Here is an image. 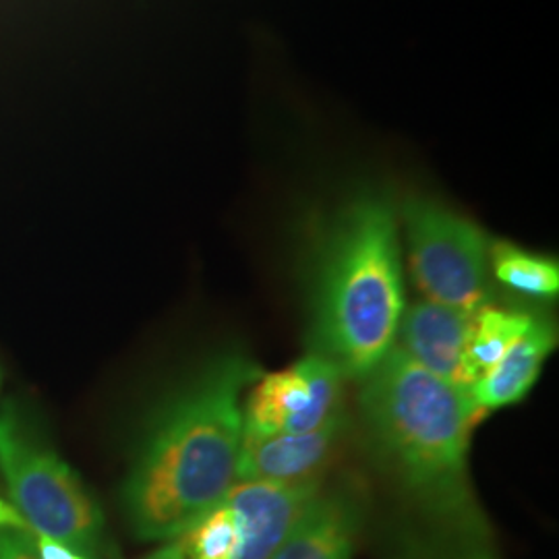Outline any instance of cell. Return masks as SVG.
<instances>
[{"label": "cell", "instance_id": "obj_1", "mask_svg": "<svg viewBox=\"0 0 559 559\" xmlns=\"http://www.w3.org/2000/svg\"><path fill=\"white\" fill-rule=\"evenodd\" d=\"M260 376L258 362L226 353L158 411L120 491L140 539L177 537L239 483L242 402Z\"/></svg>", "mask_w": 559, "mask_h": 559}, {"label": "cell", "instance_id": "obj_2", "mask_svg": "<svg viewBox=\"0 0 559 559\" xmlns=\"http://www.w3.org/2000/svg\"><path fill=\"white\" fill-rule=\"evenodd\" d=\"M399 212L360 189L321 214L309 240V353L346 380L367 378L396 344L404 302Z\"/></svg>", "mask_w": 559, "mask_h": 559}, {"label": "cell", "instance_id": "obj_3", "mask_svg": "<svg viewBox=\"0 0 559 559\" xmlns=\"http://www.w3.org/2000/svg\"><path fill=\"white\" fill-rule=\"evenodd\" d=\"M359 406L378 459L420 519L485 522L468 475L471 438L483 415L466 388L431 376L394 346L360 380Z\"/></svg>", "mask_w": 559, "mask_h": 559}, {"label": "cell", "instance_id": "obj_4", "mask_svg": "<svg viewBox=\"0 0 559 559\" xmlns=\"http://www.w3.org/2000/svg\"><path fill=\"white\" fill-rule=\"evenodd\" d=\"M0 475L13 508L36 533L62 540L87 558L106 554L100 508L78 473L29 429L20 411H0Z\"/></svg>", "mask_w": 559, "mask_h": 559}, {"label": "cell", "instance_id": "obj_5", "mask_svg": "<svg viewBox=\"0 0 559 559\" xmlns=\"http://www.w3.org/2000/svg\"><path fill=\"white\" fill-rule=\"evenodd\" d=\"M411 272L427 300L477 313L491 305L489 240L443 201L411 195L400 205Z\"/></svg>", "mask_w": 559, "mask_h": 559}, {"label": "cell", "instance_id": "obj_6", "mask_svg": "<svg viewBox=\"0 0 559 559\" xmlns=\"http://www.w3.org/2000/svg\"><path fill=\"white\" fill-rule=\"evenodd\" d=\"M321 487L323 480L295 487L239 480L147 559H270Z\"/></svg>", "mask_w": 559, "mask_h": 559}, {"label": "cell", "instance_id": "obj_7", "mask_svg": "<svg viewBox=\"0 0 559 559\" xmlns=\"http://www.w3.org/2000/svg\"><path fill=\"white\" fill-rule=\"evenodd\" d=\"M344 381L338 367L307 353L286 369L261 373L242 402V433H309L344 415Z\"/></svg>", "mask_w": 559, "mask_h": 559}, {"label": "cell", "instance_id": "obj_8", "mask_svg": "<svg viewBox=\"0 0 559 559\" xmlns=\"http://www.w3.org/2000/svg\"><path fill=\"white\" fill-rule=\"evenodd\" d=\"M367 516L359 485L321 487L270 559H353Z\"/></svg>", "mask_w": 559, "mask_h": 559}, {"label": "cell", "instance_id": "obj_9", "mask_svg": "<svg viewBox=\"0 0 559 559\" xmlns=\"http://www.w3.org/2000/svg\"><path fill=\"white\" fill-rule=\"evenodd\" d=\"M346 431V415L309 433L247 436L242 433L239 480L267 485H311L336 456Z\"/></svg>", "mask_w": 559, "mask_h": 559}, {"label": "cell", "instance_id": "obj_10", "mask_svg": "<svg viewBox=\"0 0 559 559\" xmlns=\"http://www.w3.org/2000/svg\"><path fill=\"white\" fill-rule=\"evenodd\" d=\"M473 318L475 313H466L436 300H415L402 311L394 346L431 376L466 388L462 362L473 330Z\"/></svg>", "mask_w": 559, "mask_h": 559}, {"label": "cell", "instance_id": "obj_11", "mask_svg": "<svg viewBox=\"0 0 559 559\" xmlns=\"http://www.w3.org/2000/svg\"><path fill=\"white\" fill-rule=\"evenodd\" d=\"M556 340L554 325L535 318L512 348L468 388L471 399L483 417L516 404L533 390L545 360L556 348Z\"/></svg>", "mask_w": 559, "mask_h": 559}, {"label": "cell", "instance_id": "obj_12", "mask_svg": "<svg viewBox=\"0 0 559 559\" xmlns=\"http://www.w3.org/2000/svg\"><path fill=\"white\" fill-rule=\"evenodd\" d=\"M388 559H500L489 539L487 522L441 524L429 522L402 531Z\"/></svg>", "mask_w": 559, "mask_h": 559}, {"label": "cell", "instance_id": "obj_13", "mask_svg": "<svg viewBox=\"0 0 559 559\" xmlns=\"http://www.w3.org/2000/svg\"><path fill=\"white\" fill-rule=\"evenodd\" d=\"M533 321L535 316L526 311L503 309L493 302L479 309L473 318V330L462 362L464 385L471 388L475 381H479L531 328Z\"/></svg>", "mask_w": 559, "mask_h": 559}, {"label": "cell", "instance_id": "obj_14", "mask_svg": "<svg viewBox=\"0 0 559 559\" xmlns=\"http://www.w3.org/2000/svg\"><path fill=\"white\" fill-rule=\"evenodd\" d=\"M489 272L506 288L531 299H556L559 293L558 261L528 251L510 240L489 242Z\"/></svg>", "mask_w": 559, "mask_h": 559}, {"label": "cell", "instance_id": "obj_15", "mask_svg": "<svg viewBox=\"0 0 559 559\" xmlns=\"http://www.w3.org/2000/svg\"><path fill=\"white\" fill-rule=\"evenodd\" d=\"M0 559H38L29 540V524L7 500H0Z\"/></svg>", "mask_w": 559, "mask_h": 559}, {"label": "cell", "instance_id": "obj_16", "mask_svg": "<svg viewBox=\"0 0 559 559\" xmlns=\"http://www.w3.org/2000/svg\"><path fill=\"white\" fill-rule=\"evenodd\" d=\"M29 540H32L34 554L38 559H92L87 558L85 554H81L80 549H75L62 540L36 533L32 526H29Z\"/></svg>", "mask_w": 559, "mask_h": 559}]
</instances>
